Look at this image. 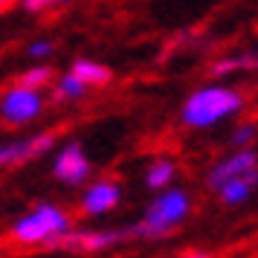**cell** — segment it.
Instances as JSON below:
<instances>
[{"label":"cell","mask_w":258,"mask_h":258,"mask_svg":"<svg viewBox=\"0 0 258 258\" xmlns=\"http://www.w3.org/2000/svg\"><path fill=\"white\" fill-rule=\"evenodd\" d=\"M191 212V198L183 188H165L145 206L142 218L128 229V238H142V241H160L171 235Z\"/></svg>","instance_id":"1"},{"label":"cell","mask_w":258,"mask_h":258,"mask_svg":"<svg viewBox=\"0 0 258 258\" xmlns=\"http://www.w3.org/2000/svg\"><path fill=\"white\" fill-rule=\"evenodd\" d=\"M244 107V96L235 87L226 84H209L200 87L188 96L183 107H180V119L186 128H212L223 119H232L235 113H241Z\"/></svg>","instance_id":"2"},{"label":"cell","mask_w":258,"mask_h":258,"mask_svg":"<svg viewBox=\"0 0 258 258\" xmlns=\"http://www.w3.org/2000/svg\"><path fill=\"white\" fill-rule=\"evenodd\" d=\"M64 232H70V218L55 203H38V206H32L9 229V235L15 241L26 244V246H38V244L47 246L49 241H55Z\"/></svg>","instance_id":"3"},{"label":"cell","mask_w":258,"mask_h":258,"mask_svg":"<svg viewBox=\"0 0 258 258\" xmlns=\"http://www.w3.org/2000/svg\"><path fill=\"white\" fill-rule=\"evenodd\" d=\"M128 238V229H99V232H70L58 235L55 241H49V249H67V252H102L107 246L119 244Z\"/></svg>","instance_id":"4"},{"label":"cell","mask_w":258,"mask_h":258,"mask_svg":"<svg viewBox=\"0 0 258 258\" xmlns=\"http://www.w3.org/2000/svg\"><path fill=\"white\" fill-rule=\"evenodd\" d=\"M41 110H44V96L38 90H26L15 84L12 90L0 96V116L9 125H26L35 116H41Z\"/></svg>","instance_id":"5"},{"label":"cell","mask_w":258,"mask_h":258,"mask_svg":"<svg viewBox=\"0 0 258 258\" xmlns=\"http://www.w3.org/2000/svg\"><path fill=\"white\" fill-rule=\"evenodd\" d=\"M55 145V134L52 131H44V134H35L29 140H15V142H3L0 145V168H12V165H24L29 160H38L41 154L52 151Z\"/></svg>","instance_id":"6"},{"label":"cell","mask_w":258,"mask_h":258,"mask_svg":"<svg viewBox=\"0 0 258 258\" xmlns=\"http://www.w3.org/2000/svg\"><path fill=\"white\" fill-rule=\"evenodd\" d=\"M52 174L58 177L61 183H67V186H82L84 180L90 177V160H87V154H84L82 142H67V145L55 154V160H52Z\"/></svg>","instance_id":"7"},{"label":"cell","mask_w":258,"mask_h":258,"mask_svg":"<svg viewBox=\"0 0 258 258\" xmlns=\"http://www.w3.org/2000/svg\"><path fill=\"white\" fill-rule=\"evenodd\" d=\"M252 168H258V151H252V148H238V151H232L229 157H223L221 163L212 165L209 174H206V183L218 191L223 183H229V180L246 174V171H252Z\"/></svg>","instance_id":"8"},{"label":"cell","mask_w":258,"mask_h":258,"mask_svg":"<svg viewBox=\"0 0 258 258\" xmlns=\"http://www.w3.org/2000/svg\"><path fill=\"white\" fill-rule=\"evenodd\" d=\"M119 200H122V186H119L116 180H96V183H90L82 191L79 206H82L84 215L99 218V215H107V212L116 209Z\"/></svg>","instance_id":"9"},{"label":"cell","mask_w":258,"mask_h":258,"mask_svg":"<svg viewBox=\"0 0 258 258\" xmlns=\"http://www.w3.org/2000/svg\"><path fill=\"white\" fill-rule=\"evenodd\" d=\"M255 188H258V168H252V171H246V174L235 177L229 183H223V186L218 188V198H221V203H226V206H244L246 200L252 198Z\"/></svg>","instance_id":"10"},{"label":"cell","mask_w":258,"mask_h":258,"mask_svg":"<svg viewBox=\"0 0 258 258\" xmlns=\"http://www.w3.org/2000/svg\"><path fill=\"white\" fill-rule=\"evenodd\" d=\"M238 70H258V52H238V55H226L212 64V76H232Z\"/></svg>","instance_id":"11"},{"label":"cell","mask_w":258,"mask_h":258,"mask_svg":"<svg viewBox=\"0 0 258 258\" xmlns=\"http://www.w3.org/2000/svg\"><path fill=\"white\" fill-rule=\"evenodd\" d=\"M174 174H177V168L171 160H154L148 165V171H145V186L154 188V191H165L174 183Z\"/></svg>","instance_id":"12"},{"label":"cell","mask_w":258,"mask_h":258,"mask_svg":"<svg viewBox=\"0 0 258 258\" xmlns=\"http://www.w3.org/2000/svg\"><path fill=\"white\" fill-rule=\"evenodd\" d=\"M73 76H79L87 87L90 84H107L110 82V70H107L105 64H99V61H87V58H79L73 64Z\"/></svg>","instance_id":"13"},{"label":"cell","mask_w":258,"mask_h":258,"mask_svg":"<svg viewBox=\"0 0 258 258\" xmlns=\"http://www.w3.org/2000/svg\"><path fill=\"white\" fill-rule=\"evenodd\" d=\"M84 93H87V84H84L79 76L64 73L61 82L55 84V90H52V99H55V102H76V99H84Z\"/></svg>","instance_id":"14"},{"label":"cell","mask_w":258,"mask_h":258,"mask_svg":"<svg viewBox=\"0 0 258 258\" xmlns=\"http://www.w3.org/2000/svg\"><path fill=\"white\" fill-rule=\"evenodd\" d=\"M52 67H44V64H38V67H32V70H26L24 76H21V82H18V87H26V90H38V87H44V84L52 82Z\"/></svg>","instance_id":"15"},{"label":"cell","mask_w":258,"mask_h":258,"mask_svg":"<svg viewBox=\"0 0 258 258\" xmlns=\"http://www.w3.org/2000/svg\"><path fill=\"white\" fill-rule=\"evenodd\" d=\"M255 134H258V128L252 125V122H244V125H238V128L232 131V137H229V142L232 145H238V148H246L249 142L255 140Z\"/></svg>","instance_id":"16"},{"label":"cell","mask_w":258,"mask_h":258,"mask_svg":"<svg viewBox=\"0 0 258 258\" xmlns=\"http://www.w3.org/2000/svg\"><path fill=\"white\" fill-rule=\"evenodd\" d=\"M52 49H55V44H52L49 38H38V41H32V44L26 47V55L41 61V58H47V55H52Z\"/></svg>","instance_id":"17"},{"label":"cell","mask_w":258,"mask_h":258,"mask_svg":"<svg viewBox=\"0 0 258 258\" xmlns=\"http://www.w3.org/2000/svg\"><path fill=\"white\" fill-rule=\"evenodd\" d=\"M61 3H70V0H21V9L24 12H44L49 6H61Z\"/></svg>","instance_id":"18"},{"label":"cell","mask_w":258,"mask_h":258,"mask_svg":"<svg viewBox=\"0 0 258 258\" xmlns=\"http://www.w3.org/2000/svg\"><path fill=\"white\" fill-rule=\"evenodd\" d=\"M180 258H209L206 252H186V255H180Z\"/></svg>","instance_id":"19"},{"label":"cell","mask_w":258,"mask_h":258,"mask_svg":"<svg viewBox=\"0 0 258 258\" xmlns=\"http://www.w3.org/2000/svg\"><path fill=\"white\" fill-rule=\"evenodd\" d=\"M9 6H15V0H0V12H3V9H9Z\"/></svg>","instance_id":"20"}]
</instances>
